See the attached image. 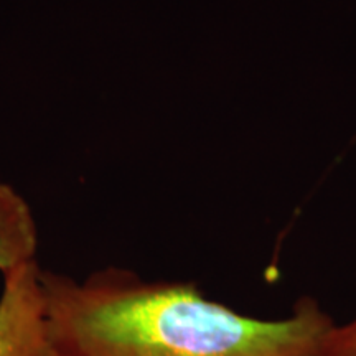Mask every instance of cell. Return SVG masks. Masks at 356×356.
Here are the masks:
<instances>
[{
  "instance_id": "cell-1",
  "label": "cell",
  "mask_w": 356,
  "mask_h": 356,
  "mask_svg": "<svg viewBox=\"0 0 356 356\" xmlns=\"http://www.w3.org/2000/svg\"><path fill=\"white\" fill-rule=\"evenodd\" d=\"M60 356H323L335 320L312 297L282 318L208 299L197 284L147 280L122 267L83 279L42 269Z\"/></svg>"
},
{
  "instance_id": "cell-4",
  "label": "cell",
  "mask_w": 356,
  "mask_h": 356,
  "mask_svg": "<svg viewBox=\"0 0 356 356\" xmlns=\"http://www.w3.org/2000/svg\"><path fill=\"white\" fill-rule=\"evenodd\" d=\"M323 356H356V317L345 325H335Z\"/></svg>"
},
{
  "instance_id": "cell-2",
  "label": "cell",
  "mask_w": 356,
  "mask_h": 356,
  "mask_svg": "<svg viewBox=\"0 0 356 356\" xmlns=\"http://www.w3.org/2000/svg\"><path fill=\"white\" fill-rule=\"evenodd\" d=\"M38 261L2 275L0 356H60L48 323Z\"/></svg>"
},
{
  "instance_id": "cell-3",
  "label": "cell",
  "mask_w": 356,
  "mask_h": 356,
  "mask_svg": "<svg viewBox=\"0 0 356 356\" xmlns=\"http://www.w3.org/2000/svg\"><path fill=\"white\" fill-rule=\"evenodd\" d=\"M40 233L32 207L0 178V274L38 261Z\"/></svg>"
}]
</instances>
